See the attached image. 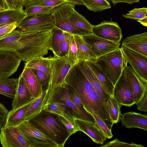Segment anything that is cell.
Wrapping results in <instances>:
<instances>
[{"mask_svg": "<svg viewBox=\"0 0 147 147\" xmlns=\"http://www.w3.org/2000/svg\"><path fill=\"white\" fill-rule=\"evenodd\" d=\"M52 29L42 32H22L18 41V52L22 61L26 62L48 54L50 50Z\"/></svg>", "mask_w": 147, "mask_h": 147, "instance_id": "obj_2", "label": "cell"}, {"mask_svg": "<svg viewBox=\"0 0 147 147\" xmlns=\"http://www.w3.org/2000/svg\"><path fill=\"white\" fill-rule=\"evenodd\" d=\"M61 91L62 93L60 100L63 101L66 106L72 110L73 115L83 117L88 122L94 123L95 121L92 115L85 110L79 108L70 99L63 85L61 88Z\"/></svg>", "mask_w": 147, "mask_h": 147, "instance_id": "obj_25", "label": "cell"}, {"mask_svg": "<svg viewBox=\"0 0 147 147\" xmlns=\"http://www.w3.org/2000/svg\"><path fill=\"white\" fill-rule=\"evenodd\" d=\"M95 121L94 124L107 139H111L113 136L111 131L105 123L97 115H92Z\"/></svg>", "mask_w": 147, "mask_h": 147, "instance_id": "obj_40", "label": "cell"}, {"mask_svg": "<svg viewBox=\"0 0 147 147\" xmlns=\"http://www.w3.org/2000/svg\"><path fill=\"white\" fill-rule=\"evenodd\" d=\"M17 127L25 135L30 144L31 147H59L45 133L29 121L25 120Z\"/></svg>", "mask_w": 147, "mask_h": 147, "instance_id": "obj_7", "label": "cell"}, {"mask_svg": "<svg viewBox=\"0 0 147 147\" xmlns=\"http://www.w3.org/2000/svg\"><path fill=\"white\" fill-rule=\"evenodd\" d=\"M138 22L142 24L145 26H147V16L145 17L140 19L137 21Z\"/></svg>", "mask_w": 147, "mask_h": 147, "instance_id": "obj_54", "label": "cell"}, {"mask_svg": "<svg viewBox=\"0 0 147 147\" xmlns=\"http://www.w3.org/2000/svg\"><path fill=\"white\" fill-rule=\"evenodd\" d=\"M70 38V37L62 43L58 50L56 57H63L66 56L69 48Z\"/></svg>", "mask_w": 147, "mask_h": 147, "instance_id": "obj_44", "label": "cell"}, {"mask_svg": "<svg viewBox=\"0 0 147 147\" xmlns=\"http://www.w3.org/2000/svg\"><path fill=\"white\" fill-rule=\"evenodd\" d=\"M36 76L38 81L41 86L43 91L48 89L49 84V80L47 75L40 70L31 69Z\"/></svg>", "mask_w": 147, "mask_h": 147, "instance_id": "obj_42", "label": "cell"}, {"mask_svg": "<svg viewBox=\"0 0 147 147\" xmlns=\"http://www.w3.org/2000/svg\"><path fill=\"white\" fill-rule=\"evenodd\" d=\"M36 98H33L28 103L11 110L9 112L5 126L17 127L25 120L24 116L27 110Z\"/></svg>", "mask_w": 147, "mask_h": 147, "instance_id": "obj_24", "label": "cell"}, {"mask_svg": "<svg viewBox=\"0 0 147 147\" xmlns=\"http://www.w3.org/2000/svg\"><path fill=\"white\" fill-rule=\"evenodd\" d=\"M18 78L7 77L0 79V94L11 98H14Z\"/></svg>", "mask_w": 147, "mask_h": 147, "instance_id": "obj_33", "label": "cell"}, {"mask_svg": "<svg viewBox=\"0 0 147 147\" xmlns=\"http://www.w3.org/2000/svg\"><path fill=\"white\" fill-rule=\"evenodd\" d=\"M63 86L66 88L70 99L79 108L85 110L80 98L76 92L70 86L65 83Z\"/></svg>", "mask_w": 147, "mask_h": 147, "instance_id": "obj_41", "label": "cell"}, {"mask_svg": "<svg viewBox=\"0 0 147 147\" xmlns=\"http://www.w3.org/2000/svg\"><path fill=\"white\" fill-rule=\"evenodd\" d=\"M4 36H5V35L0 34V38H1L2 37Z\"/></svg>", "mask_w": 147, "mask_h": 147, "instance_id": "obj_56", "label": "cell"}, {"mask_svg": "<svg viewBox=\"0 0 147 147\" xmlns=\"http://www.w3.org/2000/svg\"><path fill=\"white\" fill-rule=\"evenodd\" d=\"M122 125L129 128H137L147 130V116L130 111L122 115L121 120Z\"/></svg>", "mask_w": 147, "mask_h": 147, "instance_id": "obj_18", "label": "cell"}, {"mask_svg": "<svg viewBox=\"0 0 147 147\" xmlns=\"http://www.w3.org/2000/svg\"><path fill=\"white\" fill-rule=\"evenodd\" d=\"M100 147H143L144 146L141 144H138L132 142L131 143L124 142L119 140L117 138H116L115 140L110 142H107L104 145L100 146Z\"/></svg>", "mask_w": 147, "mask_h": 147, "instance_id": "obj_43", "label": "cell"}, {"mask_svg": "<svg viewBox=\"0 0 147 147\" xmlns=\"http://www.w3.org/2000/svg\"><path fill=\"white\" fill-rule=\"evenodd\" d=\"M137 109L140 111H147V91L144 93L142 97L136 104Z\"/></svg>", "mask_w": 147, "mask_h": 147, "instance_id": "obj_48", "label": "cell"}, {"mask_svg": "<svg viewBox=\"0 0 147 147\" xmlns=\"http://www.w3.org/2000/svg\"><path fill=\"white\" fill-rule=\"evenodd\" d=\"M84 62L96 77L104 90L110 96H113L114 86L101 69L95 61H86Z\"/></svg>", "mask_w": 147, "mask_h": 147, "instance_id": "obj_23", "label": "cell"}, {"mask_svg": "<svg viewBox=\"0 0 147 147\" xmlns=\"http://www.w3.org/2000/svg\"><path fill=\"white\" fill-rule=\"evenodd\" d=\"M13 99L12 104L13 109L28 103L32 99L21 74L18 78L15 95Z\"/></svg>", "mask_w": 147, "mask_h": 147, "instance_id": "obj_22", "label": "cell"}, {"mask_svg": "<svg viewBox=\"0 0 147 147\" xmlns=\"http://www.w3.org/2000/svg\"><path fill=\"white\" fill-rule=\"evenodd\" d=\"M9 9H15L23 7L18 0H5Z\"/></svg>", "mask_w": 147, "mask_h": 147, "instance_id": "obj_49", "label": "cell"}, {"mask_svg": "<svg viewBox=\"0 0 147 147\" xmlns=\"http://www.w3.org/2000/svg\"><path fill=\"white\" fill-rule=\"evenodd\" d=\"M31 94L32 98L37 97L43 91L38 79L30 68L24 67L21 74Z\"/></svg>", "mask_w": 147, "mask_h": 147, "instance_id": "obj_21", "label": "cell"}, {"mask_svg": "<svg viewBox=\"0 0 147 147\" xmlns=\"http://www.w3.org/2000/svg\"><path fill=\"white\" fill-rule=\"evenodd\" d=\"M5 10H0V16L1 15V14Z\"/></svg>", "mask_w": 147, "mask_h": 147, "instance_id": "obj_55", "label": "cell"}, {"mask_svg": "<svg viewBox=\"0 0 147 147\" xmlns=\"http://www.w3.org/2000/svg\"><path fill=\"white\" fill-rule=\"evenodd\" d=\"M73 34L53 26L52 29L50 50L56 57L58 50L62 43Z\"/></svg>", "mask_w": 147, "mask_h": 147, "instance_id": "obj_29", "label": "cell"}, {"mask_svg": "<svg viewBox=\"0 0 147 147\" xmlns=\"http://www.w3.org/2000/svg\"><path fill=\"white\" fill-rule=\"evenodd\" d=\"M65 83L70 86L78 93L85 110L92 115H97L111 130L113 124L105 104L77 63L69 70L65 77Z\"/></svg>", "mask_w": 147, "mask_h": 147, "instance_id": "obj_1", "label": "cell"}, {"mask_svg": "<svg viewBox=\"0 0 147 147\" xmlns=\"http://www.w3.org/2000/svg\"><path fill=\"white\" fill-rule=\"evenodd\" d=\"M53 8L38 5L26 7L24 10L26 18L31 16L50 13Z\"/></svg>", "mask_w": 147, "mask_h": 147, "instance_id": "obj_36", "label": "cell"}, {"mask_svg": "<svg viewBox=\"0 0 147 147\" xmlns=\"http://www.w3.org/2000/svg\"><path fill=\"white\" fill-rule=\"evenodd\" d=\"M44 0H20L23 6L25 7L33 5H39Z\"/></svg>", "mask_w": 147, "mask_h": 147, "instance_id": "obj_50", "label": "cell"}, {"mask_svg": "<svg viewBox=\"0 0 147 147\" xmlns=\"http://www.w3.org/2000/svg\"><path fill=\"white\" fill-rule=\"evenodd\" d=\"M77 47V57L78 61H95L97 58L81 36L73 35Z\"/></svg>", "mask_w": 147, "mask_h": 147, "instance_id": "obj_27", "label": "cell"}, {"mask_svg": "<svg viewBox=\"0 0 147 147\" xmlns=\"http://www.w3.org/2000/svg\"><path fill=\"white\" fill-rule=\"evenodd\" d=\"M92 33L109 40L120 43L122 38L121 29L118 24L112 21L104 20L100 23L93 26Z\"/></svg>", "mask_w": 147, "mask_h": 147, "instance_id": "obj_13", "label": "cell"}, {"mask_svg": "<svg viewBox=\"0 0 147 147\" xmlns=\"http://www.w3.org/2000/svg\"><path fill=\"white\" fill-rule=\"evenodd\" d=\"M67 2L70 3L74 5H84L82 0H64Z\"/></svg>", "mask_w": 147, "mask_h": 147, "instance_id": "obj_52", "label": "cell"}, {"mask_svg": "<svg viewBox=\"0 0 147 147\" xmlns=\"http://www.w3.org/2000/svg\"><path fill=\"white\" fill-rule=\"evenodd\" d=\"M22 61L20 57L13 53L0 51V79L15 73Z\"/></svg>", "mask_w": 147, "mask_h": 147, "instance_id": "obj_14", "label": "cell"}, {"mask_svg": "<svg viewBox=\"0 0 147 147\" xmlns=\"http://www.w3.org/2000/svg\"><path fill=\"white\" fill-rule=\"evenodd\" d=\"M9 112L5 107L0 102V130L6 125Z\"/></svg>", "mask_w": 147, "mask_h": 147, "instance_id": "obj_45", "label": "cell"}, {"mask_svg": "<svg viewBox=\"0 0 147 147\" xmlns=\"http://www.w3.org/2000/svg\"><path fill=\"white\" fill-rule=\"evenodd\" d=\"M127 67L128 83L136 104L147 91V83L143 82L130 66Z\"/></svg>", "mask_w": 147, "mask_h": 147, "instance_id": "obj_17", "label": "cell"}, {"mask_svg": "<svg viewBox=\"0 0 147 147\" xmlns=\"http://www.w3.org/2000/svg\"><path fill=\"white\" fill-rule=\"evenodd\" d=\"M54 26L51 14L31 16L24 20L17 26L22 32H42L51 29Z\"/></svg>", "mask_w": 147, "mask_h": 147, "instance_id": "obj_9", "label": "cell"}, {"mask_svg": "<svg viewBox=\"0 0 147 147\" xmlns=\"http://www.w3.org/2000/svg\"><path fill=\"white\" fill-rule=\"evenodd\" d=\"M9 9L5 0H0V10H4Z\"/></svg>", "mask_w": 147, "mask_h": 147, "instance_id": "obj_53", "label": "cell"}, {"mask_svg": "<svg viewBox=\"0 0 147 147\" xmlns=\"http://www.w3.org/2000/svg\"><path fill=\"white\" fill-rule=\"evenodd\" d=\"M66 2L64 0H44L39 5L54 8Z\"/></svg>", "mask_w": 147, "mask_h": 147, "instance_id": "obj_46", "label": "cell"}, {"mask_svg": "<svg viewBox=\"0 0 147 147\" xmlns=\"http://www.w3.org/2000/svg\"><path fill=\"white\" fill-rule=\"evenodd\" d=\"M80 131L88 136L95 143L102 144L107 138L94 123L88 121L82 117L73 115Z\"/></svg>", "mask_w": 147, "mask_h": 147, "instance_id": "obj_15", "label": "cell"}, {"mask_svg": "<svg viewBox=\"0 0 147 147\" xmlns=\"http://www.w3.org/2000/svg\"><path fill=\"white\" fill-rule=\"evenodd\" d=\"M127 65L114 86L113 96L122 105L130 107L135 104L128 79Z\"/></svg>", "mask_w": 147, "mask_h": 147, "instance_id": "obj_8", "label": "cell"}, {"mask_svg": "<svg viewBox=\"0 0 147 147\" xmlns=\"http://www.w3.org/2000/svg\"><path fill=\"white\" fill-rule=\"evenodd\" d=\"M66 57L68 61L73 65L78 62L77 57V46L73 35L70 37L69 48Z\"/></svg>", "mask_w": 147, "mask_h": 147, "instance_id": "obj_38", "label": "cell"}, {"mask_svg": "<svg viewBox=\"0 0 147 147\" xmlns=\"http://www.w3.org/2000/svg\"><path fill=\"white\" fill-rule=\"evenodd\" d=\"M122 45L147 57V32L126 37Z\"/></svg>", "mask_w": 147, "mask_h": 147, "instance_id": "obj_16", "label": "cell"}, {"mask_svg": "<svg viewBox=\"0 0 147 147\" xmlns=\"http://www.w3.org/2000/svg\"><path fill=\"white\" fill-rule=\"evenodd\" d=\"M84 5L88 9L96 12H101L110 8L111 6L107 0H82Z\"/></svg>", "mask_w": 147, "mask_h": 147, "instance_id": "obj_35", "label": "cell"}, {"mask_svg": "<svg viewBox=\"0 0 147 147\" xmlns=\"http://www.w3.org/2000/svg\"><path fill=\"white\" fill-rule=\"evenodd\" d=\"M75 6L73 4L66 2L54 8L51 12L54 26L73 35L81 36L88 35L86 32L74 25L69 19V14Z\"/></svg>", "mask_w": 147, "mask_h": 147, "instance_id": "obj_6", "label": "cell"}, {"mask_svg": "<svg viewBox=\"0 0 147 147\" xmlns=\"http://www.w3.org/2000/svg\"><path fill=\"white\" fill-rule=\"evenodd\" d=\"M47 92H43L30 104L24 116L25 120L29 121L45 109L46 103Z\"/></svg>", "mask_w": 147, "mask_h": 147, "instance_id": "obj_28", "label": "cell"}, {"mask_svg": "<svg viewBox=\"0 0 147 147\" xmlns=\"http://www.w3.org/2000/svg\"><path fill=\"white\" fill-rule=\"evenodd\" d=\"M19 0V1L20 2V0Z\"/></svg>", "mask_w": 147, "mask_h": 147, "instance_id": "obj_57", "label": "cell"}, {"mask_svg": "<svg viewBox=\"0 0 147 147\" xmlns=\"http://www.w3.org/2000/svg\"><path fill=\"white\" fill-rule=\"evenodd\" d=\"M69 18L71 23L78 28L85 32L88 34L92 33L93 26L74 8L71 11Z\"/></svg>", "mask_w": 147, "mask_h": 147, "instance_id": "obj_31", "label": "cell"}, {"mask_svg": "<svg viewBox=\"0 0 147 147\" xmlns=\"http://www.w3.org/2000/svg\"><path fill=\"white\" fill-rule=\"evenodd\" d=\"M147 8L143 7L139 8H134L129 11L123 16L126 18L133 19L138 21L146 16Z\"/></svg>", "mask_w": 147, "mask_h": 147, "instance_id": "obj_39", "label": "cell"}, {"mask_svg": "<svg viewBox=\"0 0 147 147\" xmlns=\"http://www.w3.org/2000/svg\"><path fill=\"white\" fill-rule=\"evenodd\" d=\"M51 57V55H50L47 57H40L33 59L26 62L24 67L37 69L43 72L48 76L50 82V73L49 67L50 59Z\"/></svg>", "mask_w": 147, "mask_h": 147, "instance_id": "obj_30", "label": "cell"}, {"mask_svg": "<svg viewBox=\"0 0 147 147\" xmlns=\"http://www.w3.org/2000/svg\"><path fill=\"white\" fill-rule=\"evenodd\" d=\"M112 3L114 5L119 3H125L129 4H131L133 3L138 2L139 0H110Z\"/></svg>", "mask_w": 147, "mask_h": 147, "instance_id": "obj_51", "label": "cell"}, {"mask_svg": "<svg viewBox=\"0 0 147 147\" xmlns=\"http://www.w3.org/2000/svg\"><path fill=\"white\" fill-rule=\"evenodd\" d=\"M65 104L61 100H54L44 111L50 113L58 115L63 113L66 111Z\"/></svg>", "mask_w": 147, "mask_h": 147, "instance_id": "obj_37", "label": "cell"}, {"mask_svg": "<svg viewBox=\"0 0 147 147\" xmlns=\"http://www.w3.org/2000/svg\"><path fill=\"white\" fill-rule=\"evenodd\" d=\"M56 115L66 129L68 138L71 135L80 131L73 115L66 111L63 113Z\"/></svg>", "mask_w": 147, "mask_h": 147, "instance_id": "obj_34", "label": "cell"}, {"mask_svg": "<svg viewBox=\"0 0 147 147\" xmlns=\"http://www.w3.org/2000/svg\"><path fill=\"white\" fill-rule=\"evenodd\" d=\"M120 48L132 70L143 82L147 83V57L123 46Z\"/></svg>", "mask_w": 147, "mask_h": 147, "instance_id": "obj_11", "label": "cell"}, {"mask_svg": "<svg viewBox=\"0 0 147 147\" xmlns=\"http://www.w3.org/2000/svg\"><path fill=\"white\" fill-rule=\"evenodd\" d=\"M25 18L23 7L5 10L0 16V26L14 22L16 23L18 26Z\"/></svg>", "mask_w": 147, "mask_h": 147, "instance_id": "obj_26", "label": "cell"}, {"mask_svg": "<svg viewBox=\"0 0 147 147\" xmlns=\"http://www.w3.org/2000/svg\"><path fill=\"white\" fill-rule=\"evenodd\" d=\"M0 130V141L3 147H31L25 135L17 127L5 126Z\"/></svg>", "mask_w": 147, "mask_h": 147, "instance_id": "obj_10", "label": "cell"}, {"mask_svg": "<svg viewBox=\"0 0 147 147\" xmlns=\"http://www.w3.org/2000/svg\"><path fill=\"white\" fill-rule=\"evenodd\" d=\"M22 31L15 29L9 33L0 38V51H6L18 55L19 49L18 41Z\"/></svg>", "mask_w": 147, "mask_h": 147, "instance_id": "obj_20", "label": "cell"}, {"mask_svg": "<svg viewBox=\"0 0 147 147\" xmlns=\"http://www.w3.org/2000/svg\"><path fill=\"white\" fill-rule=\"evenodd\" d=\"M29 121L45 133L59 147H63L68 138L65 127L57 115L43 111Z\"/></svg>", "mask_w": 147, "mask_h": 147, "instance_id": "obj_3", "label": "cell"}, {"mask_svg": "<svg viewBox=\"0 0 147 147\" xmlns=\"http://www.w3.org/2000/svg\"><path fill=\"white\" fill-rule=\"evenodd\" d=\"M97 58L119 48L120 43H116L98 37L92 33L82 36Z\"/></svg>", "mask_w": 147, "mask_h": 147, "instance_id": "obj_12", "label": "cell"}, {"mask_svg": "<svg viewBox=\"0 0 147 147\" xmlns=\"http://www.w3.org/2000/svg\"><path fill=\"white\" fill-rule=\"evenodd\" d=\"M95 62L114 86L128 63L119 47L98 57Z\"/></svg>", "mask_w": 147, "mask_h": 147, "instance_id": "obj_5", "label": "cell"}, {"mask_svg": "<svg viewBox=\"0 0 147 147\" xmlns=\"http://www.w3.org/2000/svg\"><path fill=\"white\" fill-rule=\"evenodd\" d=\"M18 25L16 23L14 22L0 26V34L5 35L16 29Z\"/></svg>", "mask_w": 147, "mask_h": 147, "instance_id": "obj_47", "label": "cell"}, {"mask_svg": "<svg viewBox=\"0 0 147 147\" xmlns=\"http://www.w3.org/2000/svg\"><path fill=\"white\" fill-rule=\"evenodd\" d=\"M73 66L66 57H51L49 67L50 79L49 87L47 90V96L45 109L55 100L56 94L65 83L67 74Z\"/></svg>", "mask_w": 147, "mask_h": 147, "instance_id": "obj_4", "label": "cell"}, {"mask_svg": "<svg viewBox=\"0 0 147 147\" xmlns=\"http://www.w3.org/2000/svg\"><path fill=\"white\" fill-rule=\"evenodd\" d=\"M84 61H79L77 64L90 82L102 101L105 104L110 96L104 90L96 77Z\"/></svg>", "mask_w": 147, "mask_h": 147, "instance_id": "obj_19", "label": "cell"}, {"mask_svg": "<svg viewBox=\"0 0 147 147\" xmlns=\"http://www.w3.org/2000/svg\"><path fill=\"white\" fill-rule=\"evenodd\" d=\"M105 104L113 123H118L121 121L122 116L121 108L122 105L113 96H110Z\"/></svg>", "mask_w": 147, "mask_h": 147, "instance_id": "obj_32", "label": "cell"}]
</instances>
